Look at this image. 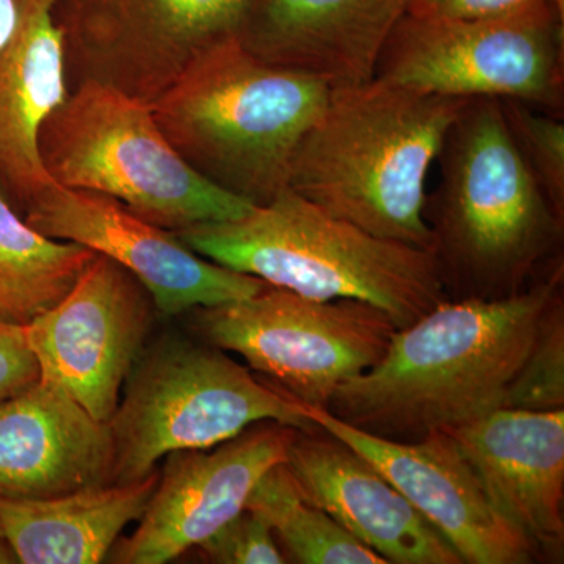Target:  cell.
Segmentation results:
<instances>
[{"mask_svg":"<svg viewBox=\"0 0 564 564\" xmlns=\"http://www.w3.org/2000/svg\"><path fill=\"white\" fill-rule=\"evenodd\" d=\"M558 259L525 291L447 300L393 333L381 361L333 393L326 411L386 440L413 443L503 410L547 315L563 302Z\"/></svg>","mask_w":564,"mask_h":564,"instance_id":"1","label":"cell"},{"mask_svg":"<svg viewBox=\"0 0 564 564\" xmlns=\"http://www.w3.org/2000/svg\"><path fill=\"white\" fill-rule=\"evenodd\" d=\"M436 162L423 218L448 299H507L563 258L564 217L516 147L500 99H469Z\"/></svg>","mask_w":564,"mask_h":564,"instance_id":"2","label":"cell"},{"mask_svg":"<svg viewBox=\"0 0 564 564\" xmlns=\"http://www.w3.org/2000/svg\"><path fill=\"white\" fill-rule=\"evenodd\" d=\"M467 101L377 77L333 88L296 148L289 188L375 237L432 251L426 180Z\"/></svg>","mask_w":564,"mask_h":564,"instance_id":"3","label":"cell"},{"mask_svg":"<svg viewBox=\"0 0 564 564\" xmlns=\"http://www.w3.org/2000/svg\"><path fill=\"white\" fill-rule=\"evenodd\" d=\"M203 258L314 300H359L397 328L447 302L432 252L380 239L284 188L236 220L176 231Z\"/></svg>","mask_w":564,"mask_h":564,"instance_id":"4","label":"cell"},{"mask_svg":"<svg viewBox=\"0 0 564 564\" xmlns=\"http://www.w3.org/2000/svg\"><path fill=\"white\" fill-rule=\"evenodd\" d=\"M332 88L262 61L240 39L204 52L150 102L184 161L256 206L289 187L293 155Z\"/></svg>","mask_w":564,"mask_h":564,"instance_id":"5","label":"cell"},{"mask_svg":"<svg viewBox=\"0 0 564 564\" xmlns=\"http://www.w3.org/2000/svg\"><path fill=\"white\" fill-rule=\"evenodd\" d=\"M40 152L52 181L101 193L166 231L236 220L256 206L192 169L150 104L84 79L44 122Z\"/></svg>","mask_w":564,"mask_h":564,"instance_id":"6","label":"cell"},{"mask_svg":"<svg viewBox=\"0 0 564 564\" xmlns=\"http://www.w3.org/2000/svg\"><path fill=\"white\" fill-rule=\"evenodd\" d=\"M265 421L302 432L318 429L299 400L259 380L225 350L163 337L141 352L111 415L113 484L140 480L173 452L206 451Z\"/></svg>","mask_w":564,"mask_h":564,"instance_id":"7","label":"cell"},{"mask_svg":"<svg viewBox=\"0 0 564 564\" xmlns=\"http://www.w3.org/2000/svg\"><path fill=\"white\" fill-rule=\"evenodd\" d=\"M375 77L447 98L521 101L563 117L564 0L489 20L408 13L384 44Z\"/></svg>","mask_w":564,"mask_h":564,"instance_id":"8","label":"cell"},{"mask_svg":"<svg viewBox=\"0 0 564 564\" xmlns=\"http://www.w3.org/2000/svg\"><path fill=\"white\" fill-rule=\"evenodd\" d=\"M191 313L204 343L242 356L269 383L323 410L340 384L381 361L399 329L373 304L307 299L269 284Z\"/></svg>","mask_w":564,"mask_h":564,"instance_id":"9","label":"cell"},{"mask_svg":"<svg viewBox=\"0 0 564 564\" xmlns=\"http://www.w3.org/2000/svg\"><path fill=\"white\" fill-rule=\"evenodd\" d=\"M254 0H70L65 31L82 80L152 102L199 55L240 39Z\"/></svg>","mask_w":564,"mask_h":564,"instance_id":"10","label":"cell"},{"mask_svg":"<svg viewBox=\"0 0 564 564\" xmlns=\"http://www.w3.org/2000/svg\"><path fill=\"white\" fill-rule=\"evenodd\" d=\"M152 307L132 273L96 254L61 302L24 325L41 378L109 423L143 352Z\"/></svg>","mask_w":564,"mask_h":564,"instance_id":"11","label":"cell"},{"mask_svg":"<svg viewBox=\"0 0 564 564\" xmlns=\"http://www.w3.org/2000/svg\"><path fill=\"white\" fill-rule=\"evenodd\" d=\"M22 203L24 220L35 231L117 262L141 282L163 315L236 302L267 285L203 258L176 234L143 220L101 193L52 181Z\"/></svg>","mask_w":564,"mask_h":564,"instance_id":"12","label":"cell"},{"mask_svg":"<svg viewBox=\"0 0 564 564\" xmlns=\"http://www.w3.org/2000/svg\"><path fill=\"white\" fill-rule=\"evenodd\" d=\"M299 432L259 422L206 451L166 455L139 527L111 549L113 562L163 564L199 547L242 513L252 488L267 470L285 462Z\"/></svg>","mask_w":564,"mask_h":564,"instance_id":"13","label":"cell"},{"mask_svg":"<svg viewBox=\"0 0 564 564\" xmlns=\"http://www.w3.org/2000/svg\"><path fill=\"white\" fill-rule=\"evenodd\" d=\"M303 410L318 429L366 456L463 563L527 564L538 558L532 544L494 508L451 433L437 430L422 440L402 443L362 432L323 408L303 404Z\"/></svg>","mask_w":564,"mask_h":564,"instance_id":"14","label":"cell"},{"mask_svg":"<svg viewBox=\"0 0 564 564\" xmlns=\"http://www.w3.org/2000/svg\"><path fill=\"white\" fill-rule=\"evenodd\" d=\"M445 432L462 447L505 521L538 556H558L564 543V410L503 408Z\"/></svg>","mask_w":564,"mask_h":564,"instance_id":"15","label":"cell"},{"mask_svg":"<svg viewBox=\"0 0 564 564\" xmlns=\"http://www.w3.org/2000/svg\"><path fill=\"white\" fill-rule=\"evenodd\" d=\"M285 464L310 502L386 562L463 564L454 547L366 456L325 430L299 432Z\"/></svg>","mask_w":564,"mask_h":564,"instance_id":"16","label":"cell"},{"mask_svg":"<svg viewBox=\"0 0 564 564\" xmlns=\"http://www.w3.org/2000/svg\"><path fill=\"white\" fill-rule=\"evenodd\" d=\"M109 423L40 378L0 402V497L47 499L113 484Z\"/></svg>","mask_w":564,"mask_h":564,"instance_id":"17","label":"cell"},{"mask_svg":"<svg viewBox=\"0 0 564 564\" xmlns=\"http://www.w3.org/2000/svg\"><path fill=\"white\" fill-rule=\"evenodd\" d=\"M413 0H254L240 41L262 61L329 88L372 80Z\"/></svg>","mask_w":564,"mask_h":564,"instance_id":"18","label":"cell"},{"mask_svg":"<svg viewBox=\"0 0 564 564\" xmlns=\"http://www.w3.org/2000/svg\"><path fill=\"white\" fill-rule=\"evenodd\" d=\"M58 0H22L0 50V176L21 202L51 184L40 152L44 122L68 98L66 40Z\"/></svg>","mask_w":564,"mask_h":564,"instance_id":"19","label":"cell"},{"mask_svg":"<svg viewBox=\"0 0 564 564\" xmlns=\"http://www.w3.org/2000/svg\"><path fill=\"white\" fill-rule=\"evenodd\" d=\"M159 474L47 499L0 497V534L18 563H101L122 530L143 516Z\"/></svg>","mask_w":564,"mask_h":564,"instance_id":"20","label":"cell"},{"mask_svg":"<svg viewBox=\"0 0 564 564\" xmlns=\"http://www.w3.org/2000/svg\"><path fill=\"white\" fill-rule=\"evenodd\" d=\"M95 256L35 231L0 193V317L28 325L61 302Z\"/></svg>","mask_w":564,"mask_h":564,"instance_id":"21","label":"cell"},{"mask_svg":"<svg viewBox=\"0 0 564 564\" xmlns=\"http://www.w3.org/2000/svg\"><path fill=\"white\" fill-rule=\"evenodd\" d=\"M245 510L259 516L270 527L296 563L388 564L383 556L310 502L285 462L262 475Z\"/></svg>","mask_w":564,"mask_h":564,"instance_id":"22","label":"cell"},{"mask_svg":"<svg viewBox=\"0 0 564 564\" xmlns=\"http://www.w3.org/2000/svg\"><path fill=\"white\" fill-rule=\"evenodd\" d=\"M505 121L519 152L543 188L549 202L564 217V122L521 101L500 99Z\"/></svg>","mask_w":564,"mask_h":564,"instance_id":"23","label":"cell"},{"mask_svg":"<svg viewBox=\"0 0 564 564\" xmlns=\"http://www.w3.org/2000/svg\"><path fill=\"white\" fill-rule=\"evenodd\" d=\"M507 410L555 411L564 408V304L545 318L510 392Z\"/></svg>","mask_w":564,"mask_h":564,"instance_id":"24","label":"cell"},{"mask_svg":"<svg viewBox=\"0 0 564 564\" xmlns=\"http://www.w3.org/2000/svg\"><path fill=\"white\" fill-rule=\"evenodd\" d=\"M203 554L212 563L221 564H281L285 563L270 527L259 516L243 510L214 536L204 541Z\"/></svg>","mask_w":564,"mask_h":564,"instance_id":"25","label":"cell"},{"mask_svg":"<svg viewBox=\"0 0 564 564\" xmlns=\"http://www.w3.org/2000/svg\"><path fill=\"white\" fill-rule=\"evenodd\" d=\"M40 378L25 326L0 317V402L31 388Z\"/></svg>","mask_w":564,"mask_h":564,"instance_id":"26","label":"cell"},{"mask_svg":"<svg viewBox=\"0 0 564 564\" xmlns=\"http://www.w3.org/2000/svg\"><path fill=\"white\" fill-rule=\"evenodd\" d=\"M538 2L543 0H413L408 13L440 20H489Z\"/></svg>","mask_w":564,"mask_h":564,"instance_id":"27","label":"cell"},{"mask_svg":"<svg viewBox=\"0 0 564 564\" xmlns=\"http://www.w3.org/2000/svg\"><path fill=\"white\" fill-rule=\"evenodd\" d=\"M22 0H0V50L9 43L20 21Z\"/></svg>","mask_w":564,"mask_h":564,"instance_id":"28","label":"cell"},{"mask_svg":"<svg viewBox=\"0 0 564 564\" xmlns=\"http://www.w3.org/2000/svg\"><path fill=\"white\" fill-rule=\"evenodd\" d=\"M0 563H18L17 556H14L13 551H11L9 543H7L2 534H0Z\"/></svg>","mask_w":564,"mask_h":564,"instance_id":"29","label":"cell"}]
</instances>
